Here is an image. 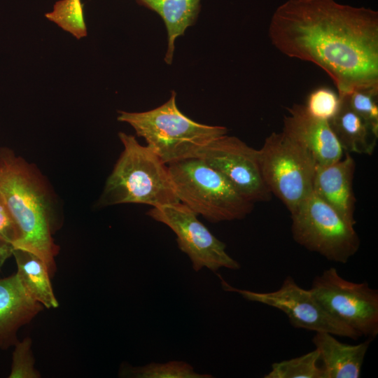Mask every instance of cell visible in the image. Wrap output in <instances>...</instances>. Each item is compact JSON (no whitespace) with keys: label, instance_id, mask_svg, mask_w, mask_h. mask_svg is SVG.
Wrapping results in <instances>:
<instances>
[{"label":"cell","instance_id":"obj_11","mask_svg":"<svg viewBox=\"0 0 378 378\" xmlns=\"http://www.w3.org/2000/svg\"><path fill=\"white\" fill-rule=\"evenodd\" d=\"M195 157L221 174L249 202L271 200L272 193L261 174L258 150L237 137L223 135L204 146Z\"/></svg>","mask_w":378,"mask_h":378},{"label":"cell","instance_id":"obj_9","mask_svg":"<svg viewBox=\"0 0 378 378\" xmlns=\"http://www.w3.org/2000/svg\"><path fill=\"white\" fill-rule=\"evenodd\" d=\"M219 277L225 291L237 293L248 301L264 304L283 312L290 324L296 328L328 332L352 340L361 337L356 330L333 317L318 302L310 289L300 287L290 276L286 277L279 289L270 292L239 289Z\"/></svg>","mask_w":378,"mask_h":378},{"label":"cell","instance_id":"obj_8","mask_svg":"<svg viewBox=\"0 0 378 378\" xmlns=\"http://www.w3.org/2000/svg\"><path fill=\"white\" fill-rule=\"evenodd\" d=\"M310 290L333 317L369 339L378 334V291L343 278L335 267L316 276Z\"/></svg>","mask_w":378,"mask_h":378},{"label":"cell","instance_id":"obj_20","mask_svg":"<svg viewBox=\"0 0 378 378\" xmlns=\"http://www.w3.org/2000/svg\"><path fill=\"white\" fill-rule=\"evenodd\" d=\"M318 361V352L315 349L299 357L272 363L264 378H323Z\"/></svg>","mask_w":378,"mask_h":378},{"label":"cell","instance_id":"obj_1","mask_svg":"<svg viewBox=\"0 0 378 378\" xmlns=\"http://www.w3.org/2000/svg\"><path fill=\"white\" fill-rule=\"evenodd\" d=\"M272 44L284 55L312 62L332 79L340 99L378 92V14L333 0H289L273 14Z\"/></svg>","mask_w":378,"mask_h":378},{"label":"cell","instance_id":"obj_15","mask_svg":"<svg viewBox=\"0 0 378 378\" xmlns=\"http://www.w3.org/2000/svg\"><path fill=\"white\" fill-rule=\"evenodd\" d=\"M16 273L0 279V345L10 344L17 328L37 308Z\"/></svg>","mask_w":378,"mask_h":378},{"label":"cell","instance_id":"obj_7","mask_svg":"<svg viewBox=\"0 0 378 378\" xmlns=\"http://www.w3.org/2000/svg\"><path fill=\"white\" fill-rule=\"evenodd\" d=\"M258 153L267 187L293 212L312 192L317 164L283 132L268 136Z\"/></svg>","mask_w":378,"mask_h":378},{"label":"cell","instance_id":"obj_14","mask_svg":"<svg viewBox=\"0 0 378 378\" xmlns=\"http://www.w3.org/2000/svg\"><path fill=\"white\" fill-rule=\"evenodd\" d=\"M328 332H316L312 342L319 355L323 378H359L370 340L357 344L339 341Z\"/></svg>","mask_w":378,"mask_h":378},{"label":"cell","instance_id":"obj_13","mask_svg":"<svg viewBox=\"0 0 378 378\" xmlns=\"http://www.w3.org/2000/svg\"><path fill=\"white\" fill-rule=\"evenodd\" d=\"M355 167V161L348 153L337 162L317 165L313 181V192L353 225L356 224L353 190Z\"/></svg>","mask_w":378,"mask_h":378},{"label":"cell","instance_id":"obj_24","mask_svg":"<svg viewBox=\"0 0 378 378\" xmlns=\"http://www.w3.org/2000/svg\"><path fill=\"white\" fill-rule=\"evenodd\" d=\"M31 343V340L27 338L16 344L13 354L10 378H36L39 377L34 368Z\"/></svg>","mask_w":378,"mask_h":378},{"label":"cell","instance_id":"obj_22","mask_svg":"<svg viewBox=\"0 0 378 378\" xmlns=\"http://www.w3.org/2000/svg\"><path fill=\"white\" fill-rule=\"evenodd\" d=\"M341 99L332 90L321 87L312 92L304 105L307 112L313 117L330 121L339 111Z\"/></svg>","mask_w":378,"mask_h":378},{"label":"cell","instance_id":"obj_21","mask_svg":"<svg viewBox=\"0 0 378 378\" xmlns=\"http://www.w3.org/2000/svg\"><path fill=\"white\" fill-rule=\"evenodd\" d=\"M45 16L77 39L88 34L81 0L58 1L55 4L52 11Z\"/></svg>","mask_w":378,"mask_h":378},{"label":"cell","instance_id":"obj_12","mask_svg":"<svg viewBox=\"0 0 378 378\" xmlns=\"http://www.w3.org/2000/svg\"><path fill=\"white\" fill-rule=\"evenodd\" d=\"M288 112L282 132L304 148L317 165L329 164L343 157L344 150L329 121L312 116L302 104H293Z\"/></svg>","mask_w":378,"mask_h":378},{"label":"cell","instance_id":"obj_19","mask_svg":"<svg viewBox=\"0 0 378 378\" xmlns=\"http://www.w3.org/2000/svg\"><path fill=\"white\" fill-rule=\"evenodd\" d=\"M122 377L132 378H211L208 374H200L185 361L172 360L164 363H150L146 365L123 366L119 373Z\"/></svg>","mask_w":378,"mask_h":378},{"label":"cell","instance_id":"obj_10","mask_svg":"<svg viewBox=\"0 0 378 378\" xmlns=\"http://www.w3.org/2000/svg\"><path fill=\"white\" fill-rule=\"evenodd\" d=\"M147 214L175 233L178 248L188 256L195 272L204 267L214 272L221 268L240 269L239 262L227 253L225 244L217 239L186 204L178 202L153 207Z\"/></svg>","mask_w":378,"mask_h":378},{"label":"cell","instance_id":"obj_4","mask_svg":"<svg viewBox=\"0 0 378 378\" xmlns=\"http://www.w3.org/2000/svg\"><path fill=\"white\" fill-rule=\"evenodd\" d=\"M118 113V120L130 124L166 164L195 157L204 146L227 132L225 127L201 124L181 113L174 91L169 99L158 108Z\"/></svg>","mask_w":378,"mask_h":378},{"label":"cell","instance_id":"obj_26","mask_svg":"<svg viewBox=\"0 0 378 378\" xmlns=\"http://www.w3.org/2000/svg\"><path fill=\"white\" fill-rule=\"evenodd\" d=\"M14 249L11 243L0 238V268L5 261L13 255Z\"/></svg>","mask_w":378,"mask_h":378},{"label":"cell","instance_id":"obj_23","mask_svg":"<svg viewBox=\"0 0 378 378\" xmlns=\"http://www.w3.org/2000/svg\"><path fill=\"white\" fill-rule=\"evenodd\" d=\"M374 94L368 91H356L345 99L349 107L370 126L373 134L378 133V106Z\"/></svg>","mask_w":378,"mask_h":378},{"label":"cell","instance_id":"obj_6","mask_svg":"<svg viewBox=\"0 0 378 378\" xmlns=\"http://www.w3.org/2000/svg\"><path fill=\"white\" fill-rule=\"evenodd\" d=\"M290 216L294 240L330 261L346 263L359 249L354 225L313 191Z\"/></svg>","mask_w":378,"mask_h":378},{"label":"cell","instance_id":"obj_16","mask_svg":"<svg viewBox=\"0 0 378 378\" xmlns=\"http://www.w3.org/2000/svg\"><path fill=\"white\" fill-rule=\"evenodd\" d=\"M136 2L156 12L164 22L168 46L164 60L171 64L173 59L175 39L184 34L192 25L200 10L201 0H136Z\"/></svg>","mask_w":378,"mask_h":378},{"label":"cell","instance_id":"obj_3","mask_svg":"<svg viewBox=\"0 0 378 378\" xmlns=\"http://www.w3.org/2000/svg\"><path fill=\"white\" fill-rule=\"evenodd\" d=\"M118 136L124 148L106 181L97 206L136 203L158 207L178 202L167 165L134 136L120 132Z\"/></svg>","mask_w":378,"mask_h":378},{"label":"cell","instance_id":"obj_18","mask_svg":"<svg viewBox=\"0 0 378 378\" xmlns=\"http://www.w3.org/2000/svg\"><path fill=\"white\" fill-rule=\"evenodd\" d=\"M18 275L24 287L31 298L47 308H55L58 302L55 297L50 284L48 267L46 263L34 253L14 249Z\"/></svg>","mask_w":378,"mask_h":378},{"label":"cell","instance_id":"obj_17","mask_svg":"<svg viewBox=\"0 0 378 378\" xmlns=\"http://www.w3.org/2000/svg\"><path fill=\"white\" fill-rule=\"evenodd\" d=\"M329 122L344 150L370 155L373 153L377 136L345 99H341L339 111Z\"/></svg>","mask_w":378,"mask_h":378},{"label":"cell","instance_id":"obj_2","mask_svg":"<svg viewBox=\"0 0 378 378\" xmlns=\"http://www.w3.org/2000/svg\"><path fill=\"white\" fill-rule=\"evenodd\" d=\"M0 190L20 232L14 248L34 253L50 267L56 251L52 225L57 205L47 178L34 164L2 147Z\"/></svg>","mask_w":378,"mask_h":378},{"label":"cell","instance_id":"obj_25","mask_svg":"<svg viewBox=\"0 0 378 378\" xmlns=\"http://www.w3.org/2000/svg\"><path fill=\"white\" fill-rule=\"evenodd\" d=\"M20 237L18 225L0 190V238L13 246Z\"/></svg>","mask_w":378,"mask_h":378},{"label":"cell","instance_id":"obj_5","mask_svg":"<svg viewBox=\"0 0 378 378\" xmlns=\"http://www.w3.org/2000/svg\"><path fill=\"white\" fill-rule=\"evenodd\" d=\"M167 167L179 202L207 220H239L252 211L254 204L202 159L187 158Z\"/></svg>","mask_w":378,"mask_h":378}]
</instances>
